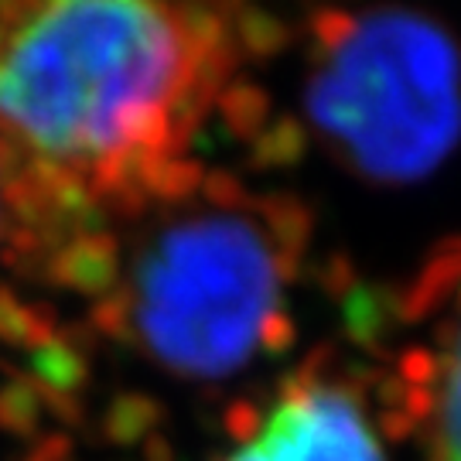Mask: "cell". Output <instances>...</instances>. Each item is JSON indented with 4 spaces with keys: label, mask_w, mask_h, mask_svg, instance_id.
Returning a JSON list of instances; mask_svg holds the SVG:
<instances>
[{
    "label": "cell",
    "mask_w": 461,
    "mask_h": 461,
    "mask_svg": "<svg viewBox=\"0 0 461 461\" xmlns=\"http://www.w3.org/2000/svg\"><path fill=\"white\" fill-rule=\"evenodd\" d=\"M230 59V28L205 7H0V158L17 209L140 202L178 165Z\"/></svg>",
    "instance_id": "obj_1"
},
{
    "label": "cell",
    "mask_w": 461,
    "mask_h": 461,
    "mask_svg": "<svg viewBox=\"0 0 461 461\" xmlns=\"http://www.w3.org/2000/svg\"><path fill=\"white\" fill-rule=\"evenodd\" d=\"M291 277L280 230L243 202L165 219L127 277V321L140 348L195 379L247 366L284 318Z\"/></svg>",
    "instance_id": "obj_2"
},
{
    "label": "cell",
    "mask_w": 461,
    "mask_h": 461,
    "mask_svg": "<svg viewBox=\"0 0 461 461\" xmlns=\"http://www.w3.org/2000/svg\"><path fill=\"white\" fill-rule=\"evenodd\" d=\"M314 116L369 171L417 175L461 131L458 59L445 34L413 17L348 24L314 76Z\"/></svg>",
    "instance_id": "obj_3"
},
{
    "label": "cell",
    "mask_w": 461,
    "mask_h": 461,
    "mask_svg": "<svg viewBox=\"0 0 461 461\" xmlns=\"http://www.w3.org/2000/svg\"><path fill=\"white\" fill-rule=\"evenodd\" d=\"M226 461H386L363 403L339 383H297Z\"/></svg>",
    "instance_id": "obj_4"
},
{
    "label": "cell",
    "mask_w": 461,
    "mask_h": 461,
    "mask_svg": "<svg viewBox=\"0 0 461 461\" xmlns=\"http://www.w3.org/2000/svg\"><path fill=\"white\" fill-rule=\"evenodd\" d=\"M428 461H461V284L434 331L428 379Z\"/></svg>",
    "instance_id": "obj_5"
},
{
    "label": "cell",
    "mask_w": 461,
    "mask_h": 461,
    "mask_svg": "<svg viewBox=\"0 0 461 461\" xmlns=\"http://www.w3.org/2000/svg\"><path fill=\"white\" fill-rule=\"evenodd\" d=\"M11 192H14V182H11V171L0 158V230H4V219L11 215V198L17 202V195H11Z\"/></svg>",
    "instance_id": "obj_6"
}]
</instances>
